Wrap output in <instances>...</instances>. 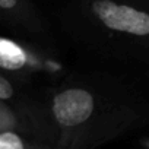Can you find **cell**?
<instances>
[{"label":"cell","mask_w":149,"mask_h":149,"mask_svg":"<svg viewBox=\"0 0 149 149\" xmlns=\"http://www.w3.org/2000/svg\"><path fill=\"white\" fill-rule=\"evenodd\" d=\"M56 145L86 149L149 123V95L132 84L110 79L102 86L69 85L47 107Z\"/></svg>","instance_id":"6da1fadb"},{"label":"cell","mask_w":149,"mask_h":149,"mask_svg":"<svg viewBox=\"0 0 149 149\" xmlns=\"http://www.w3.org/2000/svg\"><path fill=\"white\" fill-rule=\"evenodd\" d=\"M81 37L101 56L149 74V9L120 0H88Z\"/></svg>","instance_id":"7a4b0ae2"},{"label":"cell","mask_w":149,"mask_h":149,"mask_svg":"<svg viewBox=\"0 0 149 149\" xmlns=\"http://www.w3.org/2000/svg\"><path fill=\"white\" fill-rule=\"evenodd\" d=\"M48 61L35 50L0 37V73L6 76H25L47 70Z\"/></svg>","instance_id":"3957f363"},{"label":"cell","mask_w":149,"mask_h":149,"mask_svg":"<svg viewBox=\"0 0 149 149\" xmlns=\"http://www.w3.org/2000/svg\"><path fill=\"white\" fill-rule=\"evenodd\" d=\"M16 132L31 137L38 136V130L29 123V116L13 107L5 100H0V133ZM38 139V137H37Z\"/></svg>","instance_id":"277c9868"},{"label":"cell","mask_w":149,"mask_h":149,"mask_svg":"<svg viewBox=\"0 0 149 149\" xmlns=\"http://www.w3.org/2000/svg\"><path fill=\"white\" fill-rule=\"evenodd\" d=\"M0 149H63V148L16 132H6L0 133Z\"/></svg>","instance_id":"5b68a950"},{"label":"cell","mask_w":149,"mask_h":149,"mask_svg":"<svg viewBox=\"0 0 149 149\" xmlns=\"http://www.w3.org/2000/svg\"><path fill=\"white\" fill-rule=\"evenodd\" d=\"M0 12L10 15L12 19L31 29L38 28V22L35 16L31 15L28 6L24 3V0H0Z\"/></svg>","instance_id":"8992f818"},{"label":"cell","mask_w":149,"mask_h":149,"mask_svg":"<svg viewBox=\"0 0 149 149\" xmlns=\"http://www.w3.org/2000/svg\"><path fill=\"white\" fill-rule=\"evenodd\" d=\"M15 94H16V89H15L13 78L0 73V100L9 101L15 97Z\"/></svg>","instance_id":"52a82bcc"},{"label":"cell","mask_w":149,"mask_h":149,"mask_svg":"<svg viewBox=\"0 0 149 149\" xmlns=\"http://www.w3.org/2000/svg\"><path fill=\"white\" fill-rule=\"evenodd\" d=\"M146 76H148V78H149V74H146Z\"/></svg>","instance_id":"ba28073f"}]
</instances>
